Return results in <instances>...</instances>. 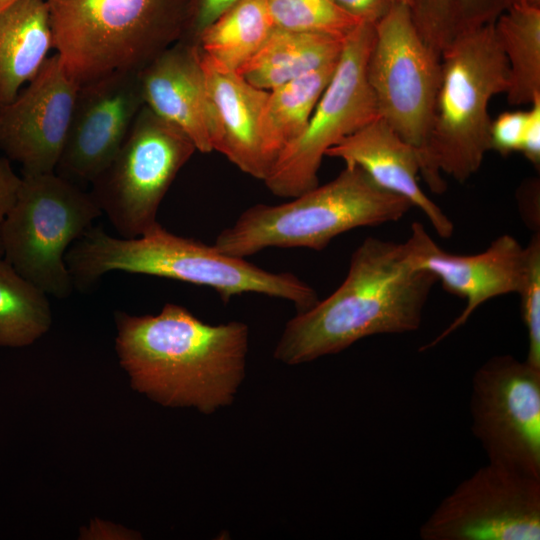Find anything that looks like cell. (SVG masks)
<instances>
[{
    "label": "cell",
    "instance_id": "6da1fadb",
    "mask_svg": "<svg viewBox=\"0 0 540 540\" xmlns=\"http://www.w3.org/2000/svg\"><path fill=\"white\" fill-rule=\"evenodd\" d=\"M115 322V349L135 390L204 414L232 403L245 376L246 324H207L174 303L156 315L117 311Z\"/></svg>",
    "mask_w": 540,
    "mask_h": 540
},
{
    "label": "cell",
    "instance_id": "7a4b0ae2",
    "mask_svg": "<svg viewBox=\"0 0 540 540\" xmlns=\"http://www.w3.org/2000/svg\"><path fill=\"white\" fill-rule=\"evenodd\" d=\"M436 282L433 274L412 266L407 242L367 237L352 253L341 285L287 322L274 358L297 365L339 353L365 337L415 331Z\"/></svg>",
    "mask_w": 540,
    "mask_h": 540
},
{
    "label": "cell",
    "instance_id": "3957f363",
    "mask_svg": "<svg viewBox=\"0 0 540 540\" xmlns=\"http://www.w3.org/2000/svg\"><path fill=\"white\" fill-rule=\"evenodd\" d=\"M65 262L74 289L91 290L111 272L150 275L210 287L224 303L244 293L281 298L303 312L316 291L290 272H271L214 245L169 232L160 223L135 238L115 237L91 226L68 249Z\"/></svg>",
    "mask_w": 540,
    "mask_h": 540
},
{
    "label": "cell",
    "instance_id": "277c9868",
    "mask_svg": "<svg viewBox=\"0 0 540 540\" xmlns=\"http://www.w3.org/2000/svg\"><path fill=\"white\" fill-rule=\"evenodd\" d=\"M441 68L432 117L418 150L420 174L437 193L445 190L443 173L463 183L491 150L489 102L509 86L508 62L494 23L455 40L441 53Z\"/></svg>",
    "mask_w": 540,
    "mask_h": 540
},
{
    "label": "cell",
    "instance_id": "5b68a950",
    "mask_svg": "<svg viewBox=\"0 0 540 540\" xmlns=\"http://www.w3.org/2000/svg\"><path fill=\"white\" fill-rule=\"evenodd\" d=\"M53 50L81 86L139 72L185 34L191 0H46Z\"/></svg>",
    "mask_w": 540,
    "mask_h": 540
},
{
    "label": "cell",
    "instance_id": "8992f818",
    "mask_svg": "<svg viewBox=\"0 0 540 540\" xmlns=\"http://www.w3.org/2000/svg\"><path fill=\"white\" fill-rule=\"evenodd\" d=\"M411 207L406 198L376 185L360 167L346 165L330 182L289 202L247 208L213 245L240 258L266 248L319 251L344 232L397 221Z\"/></svg>",
    "mask_w": 540,
    "mask_h": 540
},
{
    "label": "cell",
    "instance_id": "52a82bcc",
    "mask_svg": "<svg viewBox=\"0 0 540 540\" xmlns=\"http://www.w3.org/2000/svg\"><path fill=\"white\" fill-rule=\"evenodd\" d=\"M21 178L0 227L2 257L48 296L67 298L74 286L65 255L102 211L90 192L55 172Z\"/></svg>",
    "mask_w": 540,
    "mask_h": 540
},
{
    "label": "cell",
    "instance_id": "ba28073f",
    "mask_svg": "<svg viewBox=\"0 0 540 540\" xmlns=\"http://www.w3.org/2000/svg\"><path fill=\"white\" fill-rule=\"evenodd\" d=\"M197 151L191 139L145 105L90 194L122 238L158 224L160 204L180 169Z\"/></svg>",
    "mask_w": 540,
    "mask_h": 540
},
{
    "label": "cell",
    "instance_id": "9c48e42d",
    "mask_svg": "<svg viewBox=\"0 0 540 540\" xmlns=\"http://www.w3.org/2000/svg\"><path fill=\"white\" fill-rule=\"evenodd\" d=\"M374 36L375 25L361 22L344 39L333 76L306 129L284 149L263 181L273 194L293 198L316 187L326 151L379 117L366 76Z\"/></svg>",
    "mask_w": 540,
    "mask_h": 540
},
{
    "label": "cell",
    "instance_id": "30bf717a",
    "mask_svg": "<svg viewBox=\"0 0 540 540\" xmlns=\"http://www.w3.org/2000/svg\"><path fill=\"white\" fill-rule=\"evenodd\" d=\"M441 70V55L417 32L409 6L396 1L375 24L366 76L379 116L418 150L428 131Z\"/></svg>",
    "mask_w": 540,
    "mask_h": 540
},
{
    "label": "cell",
    "instance_id": "8fae6325",
    "mask_svg": "<svg viewBox=\"0 0 540 540\" xmlns=\"http://www.w3.org/2000/svg\"><path fill=\"white\" fill-rule=\"evenodd\" d=\"M469 410L488 462L540 478V368L489 358L472 377Z\"/></svg>",
    "mask_w": 540,
    "mask_h": 540
},
{
    "label": "cell",
    "instance_id": "7c38bea8",
    "mask_svg": "<svg viewBox=\"0 0 540 540\" xmlns=\"http://www.w3.org/2000/svg\"><path fill=\"white\" fill-rule=\"evenodd\" d=\"M422 540H539L540 478L488 462L419 528Z\"/></svg>",
    "mask_w": 540,
    "mask_h": 540
},
{
    "label": "cell",
    "instance_id": "4fadbf2b",
    "mask_svg": "<svg viewBox=\"0 0 540 540\" xmlns=\"http://www.w3.org/2000/svg\"><path fill=\"white\" fill-rule=\"evenodd\" d=\"M144 106L139 72H115L79 86L55 173L92 183L111 163Z\"/></svg>",
    "mask_w": 540,
    "mask_h": 540
},
{
    "label": "cell",
    "instance_id": "5bb4252c",
    "mask_svg": "<svg viewBox=\"0 0 540 540\" xmlns=\"http://www.w3.org/2000/svg\"><path fill=\"white\" fill-rule=\"evenodd\" d=\"M78 88L54 53L15 99L0 108V149L22 165L23 173L55 172Z\"/></svg>",
    "mask_w": 540,
    "mask_h": 540
},
{
    "label": "cell",
    "instance_id": "9a60e30c",
    "mask_svg": "<svg viewBox=\"0 0 540 540\" xmlns=\"http://www.w3.org/2000/svg\"><path fill=\"white\" fill-rule=\"evenodd\" d=\"M411 264L415 269L433 274L443 288L466 300V306L435 339L420 348L426 351L461 326L486 301L517 293L526 265L525 247L511 235L504 234L475 255L452 254L441 249L422 224L414 222L407 239Z\"/></svg>",
    "mask_w": 540,
    "mask_h": 540
},
{
    "label": "cell",
    "instance_id": "2e32d148",
    "mask_svg": "<svg viewBox=\"0 0 540 540\" xmlns=\"http://www.w3.org/2000/svg\"><path fill=\"white\" fill-rule=\"evenodd\" d=\"M200 52V50H199ZM210 112L212 150L242 172L262 181L270 171L264 155L260 122L268 91L238 72L221 67L200 52Z\"/></svg>",
    "mask_w": 540,
    "mask_h": 540
},
{
    "label": "cell",
    "instance_id": "e0dca14e",
    "mask_svg": "<svg viewBox=\"0 0 540 540\" xmlns=\"http://www.w3.org/2000/svg\"><path fill=\"white\" fill-rule=\"evenodd\" d=\"M139 82L144 105L176 126L197 151L212 150L205 75L196 43L179 40L142 70Z\"/></svg>",
    "mask_w": 540,
    "mask_h": 540
},
{
    "label": "cell",
    "instance_id": "ac0fdd59",
    "mask_svg": "<svg viewBox=\"0 0 540 540\" xmlns=\"http://www.w3.org/2000/svg\"><path fill=\"white\" fill-rule=\"evenodd\" d=\"M348 166L360 167L380 188L406 198L428 218L437 234L450 238L454 226L421 189L418 149L403 140L382 118L348 135L326 151Z\"/></svg>",
    "mask_w": 540,
    "mask_h": 540
},
{
    "label": "cell",
    "instance_id": "d6986e66",
    "mask_svg": "<svg viewBox=\"0 0 540 540\" xmlns=\"http://www.w3.org/2000/svg\"><path fill=\"white\" fill-rule=\"evenodd\" d=\"M50 50L46 0H17L0 12V108L37 75Z\"/></svg>",
    "mask_w": 540,
    "mask_h": 540
},
{
    "label": "cell",
    "instance_id": "ffe728a7",
    "mask_svg": "<svg viewBox=\"0 0 540 540\" xmlns=\"http://www.w3.org/2000/svg\"><path fill=\"white\" fill-rule=\"evenodd\" d=\"M345 38L275 27L258 52L237 72L253 86L269 91L337 63Z\"/></svg>",
    "mask_w": 540,
    "mask_h": 540
},
{
    "label": "cell",
    "instance_id": "44dd1931",
    "mask_svg": "<svg viewBox=\"0 0 540 540\" xmlns=\"http://www.w3.org/2000/svg\"><path fill=\"white\" fill-rule=\"evenodd\" d=\"M337 63L314 70L268 91L261 116L260 137L270 171L284 149L295 142L306 129Z\"/></svg>",
    "mask_w": 540,
    "mask_h": 540
},
{
    "label": "cell",
    "instance_id": "7402d4cb",
    "mask_svg": "<svg viewBox=\"0 0 540 540\" xmlns=\"http://www.w3.org/2000/svg\"><path fill=\"white\" fill-rule=\"evenodd\" d=\"M274 28L264 0H238L210 23L195 43L211 61L237 72Z\"/></svg>",
    "mask_w": 540,
    "mask_h": 540
},
{
    "label": "cell",
    "instance_id": "603a6c76",
    "mask_svg": "<svg viewBox=\"0 0 540 540\" xmlns=\"http://www.w3.org/2000/svg\"><path fill=\"white\" fill-rule=\"evenodd\" d=\"M509 67L510 105H530L540 96V8L511 4L494 22Z\"/></svg>",
    "mask_w": 540,
    "mask_h": 540
},
{
    "label": "cell",
    "instance_id": "cb8c5ba5",
    "mask_svg": "<svg viewBox=\"0 0 540 540\" xmlns=\"http://www.w3.org/2000/svg\"><path fill=\"white\" fill-rule=\"evenodd\" d=\"M51 323L48 295L0 256V346H28Z\"/></svg>",
    "mask_w": 540,
    "mask_h": 540
},
{
    "label": "cell",
    "instance_id": "d4e9b609",
    "mask_svg": "<svg viewBox=\"0 0 540 540\" xmlns=\"http://www.w3.org/2000/svg\"><path fill=\"white\" fill-rule=\"evenodd\" d=\"M511 0H410L415 28L424 42L441 53L464 34L494 23Z\"/></svg>",
    "mask_w": 540,
    "mask_h": 540
},
{
    "label": "cell",
    "instance_id": "484cf974",
    "mask_svg": "<svg viewBox=\"0 0 540 540\" xmlns=\"http://www.w3.org/2000/svg\"><path fill=\"white\" fill-rule=\"evenodd\" d=\"M275 27L347 37L360 23L332 0H264Z\"/></svg>",
    "mask_w": 540,
    "mask_h": 540
},
{
    "label": "cell",
    "instance_id": "4316f807",
    "mask_svg": "<svg viewBox=\"0 0 540 540\" xmlns=\"http://www.w3.org/2000/svg\"><path fill=\"white\" fill-rule=\"evenodd\" d=\"M526 265L521 286L520 313L528 337L526 361L540 368V235L534 234L525 247Z\"/></svg>",
    "mask_w": 540,
    "mask_h": 540
},
{
    "label": "cell",
    "instance_id": "83f0119b",
    "mask_svg": "<svg viewBox=\"0 0 540 540\" xmlns=\"http://www.w3.org/2000/svg\"><path fill=\"white\" fill-rule=\"evenodd\" d=\"M527 111H509L501 113L491 122V149L506 156L520 152Z\"/></svg>",
    "mask_w": 540,
    "mask_h": 540
},
{
    "label": "cell",
    "instance_id": "f1b7e54d",
    "mask_svg": "<svg viewBox=\"0 0 540 540\" xmlns=\"http://www.w3.org/2000/svg\"><path fill=\"white\" fill-rule=\"evenodd\" d=\"M238 0H191L187 27L182 40L195 43L198 35Z\"/></svg>",
    "mask_w": 540,
    "mask_h": 540
},
{
    "label": "cell",
    "instance_id": "f546056e",
    "mask_svg": "<svg viewBox=\"0 0 540 540\" xmlns=\"http://www.w3.org/2000/svg\"><path fill=\"white\" fill-rule=\"evenodd\" d=\"M341 10L361 22L376 24L398 0H332Z\"/></svg>",
    "mask_w": 540,
    "mask_h": 540
},
{
    "label": "cell",
    "instance_id": "4dcf8cb0",
    "mask_svg": "<svg viewBox=\"0 0 540 540\" xmlns=\"http://www.w3.org/2000/svg\"><path fill=\"white\" fill-rule=\"evenodd\" d=\"M527 110V119L520 152L535 167L540 164V96L535 98Z\"/></svg>",
    "mask_w": 540,
    "mask_h": 540
},
{
    "label": "cell",
    "instance_id": "1f68e13d",
    "mask_svg": "<svg viewBox=\"0 0 540 540\" xmlns=\"http://www.w3.org/2000/svg\"><path fill=\"white\" fill-rule=\"evenodd\" d=\"M10 161L6 156H0V227L16 200L22 180Z\"/></svg>",
    "mask_w": 540,
    "mask_h": 540
},
{
    "label": "cell",
    "instance_id": "d6a6232c",
    "mask_svg": "<svg viewBox=\"0 0 540 540\" xmlns=\"http://www.w3.org/2000/svg\"><path fill=\"white\" fill-rule=\"evenodd\" d=\"M511 4L540 8V0H511Z\"/></svg>",
    "mask_w": 540,
    "mask_h": 540
},
{
    "label": "cell",
    "instance_id": "836d02e7",
    "mask_svg": "<svg viewBox=\"0 0 540 540\" xmlns=\"http://www.w3.org/2000/svg\"><path fill=\"white\" fill-rule=\"evenodd\" d=\"M16 1L17 0H0V12Z\"/></svg>",
    "mask_w": 540,
    "mask_h": 540
},
{
    "label": "cell",
    "instance_id": "e575fe53",
    "mask_svg": "<svg viewBox=\"0 0 540 540\" xmlns=\"http://www.w3.org/2000/svg\"><path fill=\"white\" fill-rule=\"evenodd\" d=\"M398 1L406 3L407 5H409V2H410V0H398Z\"/></svg>",
    "mask_w": 540,
    "mask_h": 540
},
{
    "label": "cell",
    "instance_id": "d590c367",
    "mask_svg": "<svg viewBox=\"0 0 540 540\" xmlns=\"http://www.w3.org/2000/svg\"><path fill=\"white\" fill-rule=\"evenodd\" d=\"M0 256H2V249H1V246H0Z\"/></svg>",
    "mask_w": 540,
    "mask_h": 540
}]
</instances>
